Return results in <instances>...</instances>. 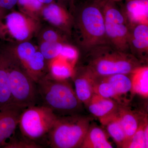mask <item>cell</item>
I'll use <instances>...</instances> for the list:
<instances>
[{"label": "cell", "instance_id": "20", "mask_svg": "<svg viewBox=\"0 0 148 148\" xmlns=\"http://www.w3.org/2000/svg\"><path fill=\"white\" fill-rule=\"evenodd\" d=\"M75 66L64 58L58 56L48 62V75L58 80H66L71 78Z\"/></svg>", "mask_w": 148, "mask_h": 148}, {"label": "cell", "instance_id": "19", "mask_svg": "<svg viewBox=\"0 0 148 148\" xmlns=\"http://www.w3.org/2000/svg\"><path fill=\"white\" fill-rule=\"evenodd\" d=\"M117 111V110H116ZM100 120L109 135L112 138L118 147L122 148L126 140V135L121 124L116 111Z\"/></svg>", "mask_w": 148, "mask_h": 148}, {"label": "cell", "instance_id": "16", "mask_svg": "<svg viewBox=\"0 0 148 148\" xmlns=\"http://www.w3.org/2000/svg\"><path fill=\"white\" fill-rule=\"evenodd\" d=\"M12 104L8 79V58L3 50L0 51V110Z\"/></svg>", "mask_w": 148, "mask_h": 148}, {"label": "cell", "instance_id": "24", "mask_svg": "<svg viewBox=\"0 0 148 148\" xmlns=\"http://www.w3.org/2000/svg\"><path fill=\"white\" fill-rule=\"evenodd\" d=\"M148 120L146 118L138 127L136 132L131 138L126 140L122 148H148V144L146 143L145 134L144 126L146 121Z\"/></svg>", "mask_w": 148, "mask_h": 148}, {"label": "cell", "instance_id": "29", "mask_svg": "<svg viewBox=\"0 0 148 148\" xmlns=\"http://www.w3.org/2000/svg\"><path fill=\"white\" fill-rule=\"evenodd\" d=\"M18 0H0V7L3 10H9L16 5Z\"/></svg>", "mask_w": 148, "mask_h": 148}, {"label": "cell", "instance_id": "21", "mask_svg": "<svg viewBox=\"0 0 148 148\" xmlns=\"http://www.w3.org/2000/svg\"><path fill=\"white\" fill-rule=\"evenodd\" d=\"M129 75L132 83V93L138 94L143 98H148V66H140Z\"/></svg>", "mask_w": 148, "mask_h": 148}, {"label": "cell", "instance_id": "2", "mask_svg": "<svg viewBox=\"0 0 148 148\" xmlns=\"http://www.w3.org/2000/svg\"><path fill=\"white\" fill-rule=\"evenodd\" d=\"M73 15L72 34L75 33L77 48L83 54L96 46L109 44L103 11L98 3L92 1L85 2L80 8L75 11Z\"/></svg>", "mask_w": 148, "mask_h": 148}, {"label": "cell", "instance_id": "22", "mask_svg": "<svg viewBox=\"0 0 148 148\" xmlns=\"http://www.w3.org/2000/svg\"><path fill=\"white\" fill-rule=\"evenodd\" d=\"M114 88L118 95L119 102L122 97L132 92V83L129 75L119 74L103 77Z\"/></svg>", "mask_w": 148, "mask_h": 148}, {"label": "cell", "instance_id": "30", "mask_svg": "<svg viewBox=\"0 0 148 148\" xmlns=\"http://www.w3.org/2000/svg\"><path fill=\"white\" fill-rule=\"evenodd\" d=\"M38 1L45 5L53 2H61L64 3H65L64 0H38Z\"/></svg>", "mask_w": 148, "mask_h": 148}, {"label": "cell", "instance_id": "33", "mask_svg": "<svg viewBox=\"0 0 148 148\" xmlns=\"http://www.w3.org/2000/svg\"><path fill=\"white\" fill-rule=\"evenodd\" d=\"M123 0H106V1H110L116 3L118 2L121 1Z\"/></svg>", "mask_w": 148, "mask_h": 148}, {"label": "cell", "instance_id": "34", "mask_svg": "<svg viewBox=\"0 0 148 148\" xmlns=\"http://www.w3.org/2000/svg\"><path fill=\"white\" fill-rule=\"evenodd\" d=\"M3 10H3L2 8H1L0 7V18H1V17L4 15L3 14Z\"/></svg>", "mask_w": 148, "mask_h": 148}, {"label": "cell", "instance_id": "4", "mask_svg": "<svg viewBox=\"0 0 148 148\" xmlns=\"http://www.w3.org/2000/svg\"><path fill=\"white\" fill-rule=\"evenodd\" d=\"M92 119L80 114L58 116L48 134V144L53 148H80Z\"/></svg>", "mask_w": 148, "mask_h": 148}, {"label": "cell", "instance_id": "31", "mask_svg": "<svg viewBox=\"0 0 148 148\" xmlns=\"http://www.w3.org/2000/svg\"><path fill=\"white\" fill-rule=\"evenodd\" d=\"M65 2L69 3L70 4V5L72 6V8H74V3L75 1V0H64Z\"/></svg>", "mask_w": 148, "mask_h": 148}, {"label": "cell", "instance_id": "3", "mask_svg": "<svg viewBox=\"0 0 148 148\" xmlns=\"http://www.w3.org/2000/svg\"><path fill=\"white\" fill-rule=\"evenodd\" d=\"M37 86L40 105L51 109L57 116L80 114L82 110L83 104L68 80L53 79L47 74Z\"/></svg>", "mask_w": 148, "mask_h": 148}, {"label": "cell", "instance_id": "35", "mask_svg": "<svg viewBox=\"0 0 148 148\" xmlns=\"http://www.w3.org/2000/svg\"><path fill=\"white\" fill-rule=\"evenodd\" d=\"M85 2L89 1H91V0H84Z\"/></svg>", "mask_w": 148, "mask_h": 148}, {"label": "cell", "instance_id": "5", "mask_svg": "<svg viewBox=\"0 0 148 148\" xmlns=\"http://www.w3.org/2000/svg\"><path fill=\"white\" fill-rule=\"evenodd\" d=\"M8 58V79L12 104L21 108L39 105L37 83L21 68L14 58L4 50Z\"/></svg>", "mask_w": 148, "mask_h": 148}, {"label": "cell", "instance_id": "15", "mask_svg": "<svg viewBox=\"0 0 148 148\" xmlns=\"http://www.w3.org/2000/svg\"><path fill=\"white\" fill-rule=\"evenodd\" d=\"M119 105L113 99L94 93L86 106L90 113L101 119L116 112Z\"/></svg>", "mask_w": 148, "mask_h": 148}, {"label": "cell", "instance_id": "25", "mask_svg": "<svg viewBox=\"0 0 148 148\" xmlns=\"http://www.w3.org/2000/svg\"><path fill=\"white\" fill-rule=\"evenodd\" d=\"M65 43L41 41L38 48L45 60L49 62L59 56Z\"/></svg>", "mask_w": 148, "mask_h": 148}, {"label": "cell", "instance_id": "13", "mask_svg": "<svg viewBox=\"0 0 148 148\" xmlns=\"http://www.w3.org/2000/svg\"><path fill=\"white\" fill-rule=\"evenodd\" d=\"M24 108L12 104L0 110V148H3L16 131Z\"/></svg>", "mask_w": 148, "mask_h": 148}, {"label": "cell", "instance_id": "17", "mask_svg": "<svg viewBox=\"0 0 148 148\" xmlns=\"http://www.w3.org/2000/svg\"><path fill=\"white\" fill-rule=\"evenodd\" d=\"M125 9L123 11L130 25L148 24V0H125Z\"/></svg>", "mask_w": 148, "mask_h": 148}, {"label": "cell", "instance_id": "10", "mask_svg": "<svg viewBox=\"0 0 148 148\" xmlns=\"http://www.w3.org/2000/svg\"><path fill=\"white\" fill-rule=\"evenodd\" d=\"M41 16L68 37L71 36L74 15L68 10L64 3L53 2L45 5L43 8Z\"/></svg>", "mask_w": 148, "mask_h": 148}, {"label": "cell", "instance_id": "7", "mask_svg": "<svg viewBox=\"0 0 148 148\" xmlns=\"http://www.w3.org/2000/svg\"><path fill=\"white\" fill-rule=\"evenodd\" d=\"M100 5L104 15L106 36L109 43L118 50L130 52V24L126 15L117 7L116 3L106 1Z\"/></svg>", "mask_w": 148, "mask_h": 148}, {"label": "cell", "instance_id": "26", "mask_svg": "<svg viewBox=\"0 0 148 148\" xmlns=\"http://www.w3.org/2000/svg\"><path fill=\"white\" fill-rule=\"evenodd\" d=\"M42 146L29 140L21 134V137L12 135L7 141L3 148H41Z\"/></svg>", "mask_w": 148, "mask_h": 148}, {"label": "cell", "instance_id": "27", "mask_svg": "<svg viewBox=\"0 0 148 148\" xmlns=\"http://www.w3.org/2000/svg\"><path fill=\"white\" fill-rule=\"evenodd\" d=\"M68 36L58 29L48 28L40 34L41 41L52 42H68Z\"/></svg>", "mask_w": 148, "mask_h": 148}, {"label": "cell", "instance_id": "32", "mask_svg": "<svg viewBox=\"0 0 148 148\" xmlns=\"http://www.w3.org/2000/svg\"><path fill=\"white\" fill-rule=\"evenodd\" d=\"M93 1L96 2L98 3H101L106 1V0H92Z\"/></svg>", "mask_w": 148, "mask_h": 148}, {"label": "cell", "instance_id": "14", "mask_svg": "<svg viewBox=\"0 0 148 148\" xmlns=\"http://www.w3.org/2000/svg\"><path fill=\"white\" fill-rule=\"evenodd\" d=\"M116 114L126 135V141L134 135L140 124L147 117L143 115L140 118L142 115L140 116L122 104L119 106Z\"/></svg>", "mask_w": 148, "mask_h": 148}, {"label": "cell", "instance_id": "1", "mask_svg": "<svg viewBox=\"0 0 148 148\" xmlns=\"http://www.w3.org/2000/svg\"><path fill=\"white\" fill-rule=\"evenodd\" d=\"M85 64L96 77L130 75L143 64L130 52L118 50L110 44L100 45L84 54Z\"/></svg>", "mask_w": 148, "mask_h": 148}, {"label": "cell", "instance_id": "6", "mask_svg": "<svg viewBox=\"0 0 148 148\" xmlns=\"http://www.w3.org/2000/svg\"><path fill=\"white\" fill-rule=\"evenodd\" d=\"M58 117L53 111L45 106H30L21 112L18 126L22 135L36 142L47 136Z\"/></svg>", "mask_w": 148, "mask_h": 148}, {"label": "cell", "instance_id": "9", "mask_svg": "<svg viewBox=\"0 0 148 148\" xmlns=\"http://www.w3.org/2000/svg\"><path fill=\"white\" fill-rule=\"evenodd\" d=\"M6 50L36 83L48 73L47 61L37 48L29 41L19 43Z\"/></svg>", "mask_w": 148, "mask_h": 148}, {"label": "cell", "instance_id": "12", "mask_svg": "<svg viewBox=\"0 0 148 148\" xmlns=\"http://www.w3.org/2000/svg\"><path fill=\"white\" fill-rule=\"evenodd\" d=\"M128 44L131 54L143 64L147 61L148 24L138 23L130 25Z\"/></svg>", "mask_w": 148, "mask_h": 148}, {"label": "cell", "instance_id": "11", "mask_svg": "<svg viewBox=\"0 0 148 148\" xmlns=\"http://www.w3.org/2000/svg\"><path fill=\"white\" fill-rule=\"evenodd\" d=\"M77 97L86 106L94 94V85L96 77L86 66L75 68L72 77Z\"/></svg>", "mask_w": 148, "mask_h": 148}, {"label": "cell", "instance_id": "23", "mask_svg": "<svg viewBox=\"0 0 148 148\" xmlns=\"http://www.w3.org/2000/svg\"><path fill=\"white\" fill-rule=\"evenodd\" d=\"M16 5L19 11L39 20L45 5L38 0H18Z\"/></svg>", "mask_w": 148, "mask_h": 148}, {"label": "cell", "instance_id": "18", "mask_svg": "<svg viewBox=\"0 0 148 148\" xmlns=\"http://www.w3.org/2000/svg\"><path fill=\"white\" fill-rule=\"evenodd\" d=\"M106 132L100 126L90 124L80 148H112Z\"/></svg>", "mask_w": 148, "mask_h": 148}, {"label": "cell", "instance_id": "28", "mask_svg": "<svg viewBox=\"0 0 148 148\" xmlns=\"http://www.w3.org/2000/svg\"><path fill=\"white\" fill-rule=\"evenodd\" d=\"M78 49L69 42L65 43L62 47L59 56L75 66L79 56V50Z\"/></svg>", "mask_w": 148, "mask_h": 148}, {"label": "cell", "instance_id": "8", "mask_svg": "<svg viewBox=\"0 0 148 148\" xmlns=\"http://www.w3.org/2000/svg\"><path fill=\"white\" fill-rule=\"evenodd\" d=\"M39 20L20 11H13L0 18V39L21 43L29 41L40 29Z\"/></svg>", "mask_w": 148, "mask_h": 148}]
</instances>
